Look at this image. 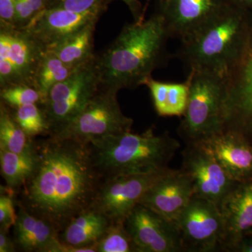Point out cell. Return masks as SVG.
<instances>
[{
	"mask_svg": "<svg viewBox=\"0 0 252 252\" xmlns=\"http://www.w3.org/2000/svg\"><path fill=\"white\" fill-rule=\"evenodd\" d=\"M36 166L16 191V203L49 220L60 231L92 206L102 177L94 166L89 142L53 135L34 138Z\"/></svg>",
	"mask_w": 252,
	"mask_h": 252,
	"instance_id": "cell-1",
	"label": "cell"
},
{
	"mask_svg": "<svg viewBox=\"0 0 252 252\" xmlns=\"http://www.w3.org/2000/svg\"><path fill=\"white\" fill-rule=\"evenodd\" d=\"M169 38L160 11L147 20L126 24L110 46L94 56L99 87L118 93L143 85L166 62Z\"/></svg>",
	"mask_w": 252,
	"mask_h": 252,
	"instance_id": "cell-2",
	"label": "cell"
},
{
	"mask_svg": "<svg viewBox=\"0 0 252 252\" xmlns=\"http://www.w3.org/2000/svg\"><path fill=\"white\" fill-rule=\"evenodd\" d=\"M89 144L94 166L102 179L165 171L180 148V142L168 132L157 135L154 126L141 134L130 131Z\"/></svg>",
	"mask_w": 252,
	"mask_h": 252,
	"instance_id": "cell-3",
	"label": "cell"
},
{
	"mask_svg": "<svg viewBox=\"0 0 252 252\" xmlns=\"http://www.w3.org/2000/svg\"><path fill=\"white\" fill-rule=\"evenodd\" d=\"M250 11L240 5L212 20L182 41L179 59L190 69H201L225 77L248 41L252 22Z\"/></svg>",
	"mask_w": 252,
	"mask_h": 252,
	"instance_id": "cell-4",
	"label": "cell"
},
{
	"mask_svg": "<svg viewBox=\"0 0 252 252\" xmlns=\"http://www.w3.org/2000/svg\"><path fill=\"white\" fill-rule=\"evenodd\" d=\"M188 103L178 134L186 144H196L223 131L225 79L201 69H190Z\"/></svg>",
	"mask_w": 252,
	"mask_h": 252,
	"instance_id": "cell-5",
	"label": "cell"
},
{
	"mask_svg": "<svg viewBox=\"0 0 252 252\" xmlns=\"http://www.w3.org/2000/svg\"><path fill=\"white\" fill-rule=\"evenodd\" d=\"M94 58L54 86L40 105L49 126V135L57 133L69 125L99 90Z\"/></svg>",
	"mask_w": 252,
	"mask_h": 252,
	"instance_id": "cell-6",
	"label": "cell"
},
{
	"mask_svg": "<svg viewBox=\"0 0 252 252\" xmlns=\"http://www.w3.org/2000/svg\"><path fill=\"white\" fill-rule=\"evenodd\" d=\"M117 94L99 87L84 110L69 125L53 135L89 142L130 132L133 119L123 113Z\"/></svg>",
	"mask_w": 252,
	"mask_h": 252,
	"instance_id": "cell-7",
	"label": "cell"
},
{
	"mask_svg": "<svg viewBox=\"0 0 252 252\" xmlns=\"http://www.w3.org/2000/svg\"><path fill=\"white\" fill-rule=\"evenodd\" d=\"M224 79L223 130L237 132L252 144V26L241 54Z\"/></svg>",
	"mask_w": 252,
	"mask_h": 252,
	"instance_id": "cell-8",
	"label": "cell"
},
{
	"mask_svg": "<svg viewBox=\"0 0 252 252\" xmlns=\"http://www.w3.org/2000/svg\"><path fill=\"white\" fill-rule=\"evenodd\" d=\"M46 51L25 30L0 26V89L34 86V77Z\"/></svg>",
	"mask_w": 252,
	"mask_h": 252,
	"instance_id": "cell-9",
	"label": "cell"
},
{
	"mask_svg": "<svg viewBox=\"0 0 252 252\" xmlns=\"http://www.w3.org/2000/svg\"><path fill=\"white\" fill-rule=\"evenodd\" d=\"M175 225L184 252H222L224 223L216 204L194 195Z\"/></svg>",
	"mask_w": 252,
	"mask_h": 252,
	"instance_id": "cell-10",
	"label": "cell"
},
{
	"mask_svg": "<svg viewBox=\"0 0 252 252\" xmlns=\"http://www.w3.org/2000/svg\"><path fill=\"white\" fill-rule=\"evenodd\" d=\"M102 179L92 206L112 222H124L144 193L164 172Z\"/></svg>",
	"mask_w": 252,
	"mask_h": 252,
	"instance_id": "cell-11",
	"label": "cell"
},
{
	"mask_svg": "<svg viewBox=\"0 0 252 252\" xmlns=\"http://www.w3.org/2000/svg\"><path fill=\"white\" fill-rule=\"evenodd\" d=\"M235 5V0H165L159 11L170 38L182 42Z\"/></svg>",
	"mask_w": 252,
	"mask_h": 252,
	"instance_id": "cell-12",
	"label": "cell"
},
{
	"mask_svg": "<svg viewBox=\"0 0 252 252\" xmlns=\"http://www.w3.org/2000/svg\"><path fill=\"white\" fill-rule=\"evenodd\" d=\"M181 168L191 178L194 195L210 200L219 207L238 183L198 143L187 144L182 152Z\"/></svg>",
	"mask_w": 252,
	"mask_h": 252,
	"instance_id": "cell-13",
	"label": "cell"
},
{
	"mask_svg": "<svg viewBox=\"0 0 252 252\" xmlns=\"http://www.w3.org/2000/svg\"><path fill=\"white\" fill-rule=\"evenodd\" d=\"M124 224L137 252H184L175 223L141 204H137Z\"/></svg>",
	"mask_w": 252,
	"mask_h": 252,
	"instance_id": "cell-14",
	"label": "cell"
},
{
	"mask_svg": "<svg viewBox=\"0 0 252 252\" xmlns=\"http://www.w3.org/2000/svg\"><path fill=\"white\" fill-rule=\"evenodd\" d=\"M193 196L190 176L183 169L169 168L144 193L139 204L175 224Z\"/></svg>",
	"mask_w": 252,
	"mask_h": 252,
	"instance_id": "cell-15",
	"label": "cell"
},
{
	"mask_svg": "<svg viewBox=\"0 0 252 252\" xmlns=\"http://www.w3.org/2000/svg\"><path fill=\"white\" fill-rule=\"evenodd\" d=\"M101 14L77 13L57 8L45 9L36 14L25 30L49 51L68 36L92 22H97Z\"/></svg>",
	"mask_w": 252,
	"mask_h": 252,
	"instance_id": "cell-16",
	"label": "cell"
},
{
	"mask_svg": "<svg viewBox=\"0 0 252 252\" xmlns=\"http://www.w3.org/2000/svg\"><path fill=\"white\" fill-rule=\"evenodd\" d=\"M198 144L235 182L252 180V144L243 135L223 130Z\"/></svg>",
	"mask_w": 252,
	"mask_h": 252,
	"instance_id": "cell-17",
	"label": "cell"
},
{
	"mask_svg": "<svg viewBox=\"0 0 252 252\" xmlns=\"http://www.w3.org/2000/svg\"><path fill=\"white\" fill-rule=\"evenodd\" d=\"M220 209L225 230L222 252H228L240 239L252 233V180L237 183Z\"/></svg>",
	"mask_w": 252,
	"mask_h": 252,
	"instance_id": "cell-18",
	"label": "cell"
},
{
	"mask_svg": "<svg viewBox=\"0 0 252 252\" xmlns=\"http://www.w3.org/2000/svg\"><path fill=\"white\" fill-rule=\"evenodd\" d=\"M13 238L17 251L55 252L59 243V230L49 220L35 216L19 204Z\"/></svg>",
	"mask_w": 252,
	"mask_h": 252,
	"instance_id": "cell-19",
	"label": "cell"
},
{
	"mask_svg": "<svg viewBox=\"0 0 252 252\" xmlns=\"http://www.w3.org/2000/svg\"><path fill=\"white\" fill-rule=\"evenodd\" d=\"M112 221L94 206L78 214L60 231L61 243L77 248L95 247Z\"/></svg>",
	"mask_w": 252,
	"mask_h": 252,
	"instance_id": "cell-20",
	"label": "cell"
},
{
	"mask_svg": "<svg viewBox=\"0 0 252 252\" xmlns=\"http://www.w3.org/2000/svg\"><path fill=\"white\" fill-rule=\"evenodd\" d=\"M97 22L86 25L51 50L66 65L77 68L94 56V32Z\"/></svg>",
	"mask_w": 252,
	"mask_h": 252,
	"instance_id": "cell-21",
	"label": "cell"
},
{
	"mask_svg": "<svg viewBox=\"0 0 252 252\" xmlns=\"http://www.w3.org/2000/svg\"><path fill=\"white\" fill-rule=\"evenodd\" d=\"M36 166L32 154H17L0 149V170L6 186L18 191L29 179Z\"/></svg>",
	"mask_w": 252,
	"mask_h": 252,
	"instance_id": "cell-22",
	"label": "cell"
},
{
	"mask_svg": "<svg viewBox=\"0 0 252 252\" xmlns=\"http://www.w3.org/2000/svg\"><path fill=\"white\" fill-rule=\"evenodd\" d=\"M34 140L14 120L9 109L0 103V149L17 154L34 153Z\"/></svg>",
	"mask_w": 252,
	"mask_h": 252,
	"instance_id": "cell-23",
	"label": "cell"
},
{
	"mask_svg": "<svg viewBox=\"0 0 252 252\" xmlns=\"http://www.w3.org/2000/svg\"><path fill=\"white\" fill-rule=\"evenodd\" d=\"M77 68L66 65L54 53L46 51L34 80V87L39 91L42 98L41 104L45 102L51 89L67 79Z\"/></svg>",
	"mask_w": 252,
	"mask_h": 252,
	"instance_id": "cell-24",
	"label": "cell"
},
{
	"mask_svg": "<svg viewBox=\"0 0 252 252\" xmlns=\"http://www.w3.org/2000/svg\"><path fill=\"white\" fill-rule=\"evenodd\" d=\"M9 109L14 120L31 138L49 135V124L39 104H26L17 108Z\"/></svg>",
	"mask_w": 252,
	"mask_h": 252,
	"instance_id": "cell-25",
	"label": "cell"
},
{
	"mask_svg": "<svg viewBox=\"0 0 252 252\" xmlns=\"http://www.w3.org/2000/svg\"><path fill=\"white\" fill-rule=\"evenodd\" d=\"M95 248L97 252H137L124 222H112Z\"/></svg>",
	"mask_w": 252,
	"mask_h": 252,
	"instance_id": "cell-26",
	"label": "cell"
},
{
	"mask_svg": "<svg viewBox=\"0 0 252 252\" xmlns=\"http://www.w3.org/2000/svg\"><path fill=\"white\" fill-rule=\"evenodd\" d=\"M1 102L11 109L17 108L29 104L42 102L41 94L34 86L16 85L0 89Z\"/></svg>",
	"mask_w": 252,
	"mask_h": 252,
	"instance_id": "cell-27",
	"label": "cell"
},
{
	"mask_svg": "<svg viewBox=\"0 0 252 252\" xmlns=\"http://www.w3.org/2000/svg\"><path fill=\"white\" fill-rule=\"evenodd\" d=\"M190 81L168 83L165 117H182L188 103Z\"/></svg>",
	"mask_w": 252,
	"mask_h": 252,
	"instance_id": "cell-28",
	"label": "cell"
},
{
	"mask_svg": "<svg viewBox=\"0 0 252 252\" xmlns=\"http://www.w3.org/2000/svg\"><path fill=\"white\" fill-rule=\"evenodd\" d=\"M109 0H46V9L57 8L77 13L102 14Z\"/></svg>",
	"mask_w": 252,
	"mask_h": 252,
	"instance_id": "cell-29",
	"label": "cell"
},
{
	"mask_svg": "<svg viewBox=\"0 0 252 252\" xmlns=\"http://www.w3.org/2000/svg\"><path fill=\"white\" fill-rule=\"evenodd\" d=\"M16 192L9 187L0 189V229L9 230L17 220Z\"/></svg>",
	"mask_w": 252,
	"mask_h": 252,
	"instance_id": "cell-30",
	"label": "cell"
},
{
	"mask_svg": "<svg viewBox=\"0 0 252 252\" xmlns=\"http://www.w3.org/2000/svg\"><path fill=\"white\" fill-rule=\"evenodd\" d=\"M143 85L148 87L150 91L158 115L165 117L168 83L157 81L150 77L144 81Z\"/></svg>",
	"mask_w": 252,
	"mask_h": 252,
	"instance_id": "cell-31",
	"label": "cell"
},
{
	"mask_svg": "<svg viewBox=\"0 0 252 252\" xmlns=\"http://www.w3.org/2000/svg\"><path fill=\"white\" fill-rule=\"evenodd\" d=\"M35 16V12L28 0H16L15 28L26 27Z\"/></svg>",
	"mask_w": 252,
	"mask_h": 252,
	"instance_id": "cell-32",
	"label": "cell"
},
{
	"mask_svg": "<svg viewBox=\"0 0 252 252\" xmlns=\"http://www.w3.org/2000/svg\"><path fill=\"white\" fill-rule=\"evenodd\" d=\"M16 0H0V26L15 28Z\"/></svg>",
	"mask_w": 252,
	"mask_h": 252,
	"instance_id": "cell-33",
	"label": "cell"
},
{
	"mask_svg": "<svg viewBox=\"0 0 252 252\" xmlns=\"http://www.w3.org/2000/svg\"><path fill=\"white\" fill-rule=\"evenodd\" d=\"M17 252L16 244L9 230L0 229V252Z\"/></svg>",
	"mask_w": 252,
	"mask_h": 252,
	"instance_id": "cell-34",
	"label": "cell"
},
{
	"mask_svg": "<svg viewBox=\"0 0 252 252\" xmlns=\"http://www.w3.org/2000/svg\"><path fill=\"white\" fill-rule=\"evenodd\" d=\"M109 1H112V0H109ZM119 1H122L127 5L133 16L134 21H142L144 20L143 9L139 0H119Z\"/></svg>",
	"mask_w": 252,
	"mask_h": 252,
	"instance_id": "cell-35",
	"label": "cell"
},
{
	"mask_svg": "<svg viewBox=\"0 0 252 252\" xmlns=\"http://www.w3.org/2000/svg\"><path fill=\"white\" fill-rule=\"evenodd\" d=\"M228 252H252V233L240 239L230 248Z\"/></svg>",
	"mask_w": 252,
	"mask_h": 252,
	"instance_id": "cell-36",
	"label": "cell"
},
{
	"mask_svg": "<svg viewBox=\"0 0 252 252\" xmlns=\"http://www.w3.org/2000/svg\"><path fill=\"white\" fill-rule=\"evenodd\" d=\"M36 14L46 9V0H28Z\"/></svg>",
	"mask_w": 252,
	"mask_h": 252,
	"instance_id": "cell-37",
	"label": "cell"
},
{
	"mask_svg": "<svg viewBox=\"0 0 252 252\" xmlns=\"http://www.w3.org/2000/svg\"><path fill=\"white\" fill-rule=\"evenodd\" d=\"M235 1L244 9L249 11H251L252 12V0H235Z\"/></svg>",
	"mask_w": 252,
	"mask_h": 252,
	"instance_id": "cell-38",
	"label": "cell"
},
{
	"mask_svg": "<svg viewBox=\"0 0 252 252\" xmlns=\"http://www.w3.org/2000/svg\"><path fill=\"white\" fill-rule=\"evenodd\" d=\"M160 1H165V0H160Z\"/></svg>",
	"mask_w": 252,
	"mask_h": 252,
	"instance_id": "cell-39",
	"label": "cell"
}]
</instances>
